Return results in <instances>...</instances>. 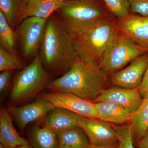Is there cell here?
Returning a JSON list of instances; mask_svg holds the SVG:
<instances>
[{"instance_id":"1","label":"cell","mask_w":148,"mask_h":148,"mask_svg":"<svg viewBox=\"0 0 148 148\" xmlns=\"http://www.w3.org/2000/svg\"><path fill=\"white\" fill-rule=\"evenodd\" d=\"M80 50L73 34L54 13L46 19L40 58L50 73L62 75L69 70Z\"/></svg>"},{"instance_id":"2","label":"cell","mask_w":148,"mask_h":148,"mask_svg":"<svg viewBox=\"0 0 148 148\" xmlns=\"http://www.w3.org/2000/svg\"><path fill=\"white\" fill-rule=\"evenodd\" d=\"M108 75L98 64L80 52L69 70L51 81L47 88L72 93L93 102L107 88Z\"/></svg>"},{"instance_id":"3","label":"cell","mask_w":148,"mask_h":148,"mask_svg":"<svg viewBox=\"0 0 148 148\" xmlns=\"http://www.w3.org/2000/svg\"><path fill=\"white\" fill-rule=\"evenodd\" d=\"M116 18L111 16L72 33L80 52L99 65L103 55L119 33Z\"/></svg>"},{"instance_id":"4","label":"cell","mask_w":148,"mask_h":148,"mask_svg":"<svg viewBox=\"0 0 148 148\" xmlns=\"http://www.w3.org/2000/svg\"><path fill=\"white\" fill-rule=\"evenodd\" d=\"M55 13L71 33L113 16L103 0H67Z\"/></svg>"},{"instance_id":"5","label":"cell","mask_w":148,"mask_h":148,"mask_svg":"<svg viewBox=\"0 0 148 148\" xmlns=\"http://www.w3.org/2000/svg\"><path fill=\"white\" fill-rule=\"evenodd\" d=\"M51 75L46 70L38 54L29 66L18 72L14 79L10 100L18 103L34 98L47 88Z\"/></svg>"},{"instance_id":"6","label":"cell","mask_w":148,"mask_h":148,"mask_svg":"<svg viewBox=\"0 0 148 148\" xmlns=\"http://www.w3.org/2000/svg\"><path fill=\"white\" fill-rule=\"evenodd\" d=\"M148 53V48L137 45L119 32L103 55L99 66L112 75L140 56Z\"/></svg>"},{"instance_id":"7","label":"cell","mask_w":148,"mask_h":148,"mask_svg":"<svg viewBox=\"0 0 148 148\" xmlns=\"http://www.w3.org/2000/svg\"><path fill=\"white\" fill-rule=\"evenodd\" d=\"M46 19L34 16L24 19L16 30L17 43L27 60H33L38 54L43 38Z\"/></svg>"},{"instance_id":"8","label":"cell","mask_w":148,"mask_h":148,"mask_svg":"<svg viewBox=\"0 0 148 148\" xmlns=\"http://www.w3.org/2000/svg\"><path fill=\"white\" fill-rule=\"evenodd\" d=\"M42 98L49 101L55 108L68 110L83 117L99 119L95 103L75 94L51 91L44 94Z\"/></svg>"},{"instance_id":"9","label":"cell","mask_w":148,"mask_h":148,"mask_svg":"<svg viewBox=\"0 0 148 148\" xmlns=\"http://www.w3.org/2000/svg\"><path fill=\"white\" fill-rule=\"evenodd\" d=\"M148 67V53L140 56L126 68L111 75L109 82L115 87L138 88Z\"/></svg>"},{"instance_id":"10","label":"cell","mask_w":148,"mask_h":148,"mask_svg":"<svg viewBox=\"0 0 148 148\" xmlns=\"http://www.w3.org/2000/svg\"><path fill=\"white\" fill-rule=\"evenodd\" d=\"M79 126L87 135L91 145L103 146L118 144L115 131L112 124L107 122L80 116Z\"/></svg>"},{"instance_id":"11","label":"cell","mask_w":148,"mask_h":148,"mask_svg":"<svg viewBox=\"0 0 148 148\" xmlns=\"http://www.w3.org/2000/svg\"><path fill=\"white\" fill-rule=\"evenodd\" d=\"M118 29L132 42L148 48V16L131 13L121 19H116Z\"/></svg>"},{"instance_id":"12","label":"cell","mask_w":148,"mask_h":148,"mask_svg":"<svg viewBox=\"0 0 148 148\" xmlns=\"http://www.w3.org/2000/svg\"><path fill=\"white\" fill-rule=\"evenodd\" d=\"M54 108L50 102L42 98L26 106H9L7 110L20 129L23 130L27 125L43 118Z\"/></svg>"},{"instance_id":"13","label":"cell","mask_w":148,"mask_h":148,"mask_svg":"<svg viewBox=\"0 0 148 148\" xmlns=\"http://www.w3.org/2000/svg\"><path fill=\"white\" fill-rule=\"evenodd\" d=\"M143 99L138 88H127L114 86L106 88L93 102H112L134 113L141 106Z\"/></svg>"},{"instance_id":"14","label":"cell","mask_w":148,"mask_h":148,"mask_svg":"<svg viewBox=\"0 0 148 148\" xmlns=\"http://www.w3.org/2000/svg\"><path fill=\"white\" fill-rule=\"evenodd\" d=\"M0 142L8 148H16L29 144L14 128L11 115L7 109L3 108L0 110Z\"/></svg>"},{"instance_id":"15","label":"cell","mask_w":148,"mask_h":148,"mask_svg":"<svg viewBox=\"0 0 148 148\" xmlns=\"http://www.w3.org/2000/svg\"><path fill=\"white\" fill-rule=\"evenodd\" d=\"M44 126L56 133L79 126V116L68 110L55 108L47 114Z\"/></svg>"},{"instance_id":"16","label":"cell","mask_w":148,"mask_h":148,"mask_svg":"<svg viewBox=\"0 0 148 148\" xmlns=\"http://www.w3.org/2000/svg\"><path fill=\"white\" fill-rule=\"evenodd\" d=\"M99 119L117 124H123L130 121L133 114L117 104L103 101L95 103Z\"/></svg>"},{"instance_id":"17","label":"cell","mask_w":148,"mask_h":148,"mask_svg":"<svg viewBox=\"0 0 148 148\" xmlns=\"http://www.w3.org/2000/svg\"><path fill=\"white\" fill-rule=\"evenodd\" d=\"M64 1L29 0L24 19L32 16L47 19L62 6Z\"/></svg>"},{"instance_id":"18","label":"cell","mask_w":148,"mask_h":148,"mask_svg":"<svg viewBox=\"0 0 148 148\" xmlns=\"http://www.w3.org/2000/svg\"><path fill=\"white\" fill-rule=\"evenodd\" d=\"M29 0H0V10L15 29L24 19Z\"/></svg>"},{"instance_id":"19","label":"cell","mask_w":148,"mask_h":148,"mask_svg":"<svg viewBox=\"0 0 148 148\" xmlns=\"http://www.w3.org/2000/svg\"><path fill=\"white\" fill-rule=\"evenodd\" d=\"M129 123L133 142L137 144L148 130V97L143 99V103L133 114Z\"/></svg>"},{"instance_id":"20","label":"cell","mask_w":148,"mask_h":148,"mask_svg":"<svg viewBox=\"0 0 148 148\" xmlns=\"http://www.w3.org/2000/svg\"><path fill=\"white\" fill-rule=\"evenodd\" d=\"M59 146L71 148H89L90 141L79 126L71 127L56 133Z\"/></svg>"},{"instance_id":"21","label":"cell","mask_w":148,"mask_h":148,"mask_svg":"<svg viewBox=\"0 0 148 148\" xmlns=\"http://www.w3.org/2000/svg\"><path fill=\"white\" fill-rule=\"evenodd\" d=\"M29 140L33 148H59L56 133L44 125L33 127L30 133Z\"/></svg>"},{"instance_id":"22","label":"cell","mask_w":148,"mask_h":148,"mask_svg":"<svg viewBox=\"0 0 148 148\" xmlns=\"http://www.w3.org/2000/svg\"><path fill=\"white\" fill-rule=\"evenodd\" d=\"M17 44L16 30L11 27L4 14L0 10V48L17 54Z\"/></svg>"},{"instance_id":"23","label":"cell","mask_w":148,"mask_h":148,"mask_svg":"<svg viewBox=\"0 0 148 148\" xmlns=\"http://www.w3.org/2000/svg\"><path fill=\"white\" fill-rule=\"evenodd\" d=\"M24 61L17 54H13L0 48V71L22 69Z\"/></svg>"},{"instance_id":"24","label":"cell","mask_w":148,"mask_h":148,"mask_svg":"<svg viewBox=\"0 0 148 148\" xmlns=\"http://www.w3.org/2000/svg\"><path fill=\"white\" fill-rule=\"evenodd\" d=\"M105 4L116 19H121L131 13L129 0H103Z\"/></svg>"},{"instance_id":"25","label":"cell","mask_w":148,"mask_h":148,"mask_svg":"<svg viewBox=\"0 0 148 148\" xmlns=\"http://www.w3.org/2000/svg\"><path fill=\"white\" fill-rule=\"evenodd\" d=\"M118 138L116 148H135L129 123L121 126L112 124Z\"/></svg>"},{"instance_id":"26","label":"cell","mask_w":148,"mask_h":148,"mask_svg":"<svg viewBox=\"0 0 148 148\" xmlns=\"http://www.w3.org/2000/svg\"><path fill=\"white\" fill-rule=\"evenodd\" d=\"M130 11L143 16H148V0H129Z\"/></svg>"},{"instance_id":"27","label":"cell","mask_w":148,"mask_h":148,"mask_svg":"<svg viewBox=\"0 0 148 148\" xmlns=\"http://www.w3.org/2000/svg\"><path fill=\"white\" fill-rule=\"evenodd\" d=\"M14 71H5L1 72L0 74V92L1 94H3L7 90L11 78Z\"/></svg>"},{"instance_id":"28","label":"cell","mask_w":148,"mask_h":148,"mask_svg":"<svg viewBox=\"0 0 148 148\" xmlns=\"http://www.w3.org/2000/svg\"><path fill=\"white\" fill-rule=\"evenodd\" d=\"M143 99L148 97V67L144 75L143 81L138 88Z\"/></svg>"},{"instance_id":"29","label":"cell","mask_w":148,"mask_h":148,"mask_svg":"<svg viewBox=\"0 0 148 148\" xmlns=\"http://www.w3.org/2000/svg\"><path fill=\"white\" fill-rule=\"evenodd\" d=\"M138 148H148V130L143 139L138 142Z\"/></svg>"},{"instance_id":"30","label":"cell","mask_w":148,"mask_h":148,"mask_svg":"<svg viewBox=\"0 0 148 148\" xmlns=\"http://www.w3.org/2000/svg\"><path fill=\"white\" fill-rule=\"evenodd\" d=\"M117 145L118 144L103 146H96L90 144V145L89 148H116Z\"/></svg>"},{"instance_id":"31","label":"cell","mask_w":148,"mask_h":148,"mask_svg":"<svg viewBox=\"0 0 148 148\" xmlns=\"http://www.w3.org/2000/svg\"><path fill=\"white\" fill-rule=\"evenodd\" d=\"M16 148H33L32 147H31L29 145H21L19 146V147H17Z\"/></svg>"},{"instance_id":"32","label":"cell","mask_w":148,"mask_h":148,"mask_svg":"<svg viewBox=\"0 0 148 148\" xmlns=\"http://www.w3.org/2000/svg\"><path fill=\"white\" fill-rule=\"evenodd\" d=\"M0 148H8L6 147H4V146H3V145H2L1 144L0 145Z\"/></svg>"},{"instance_id":"33","label":"cell","mask_w":148,"mask_h":148,"mask_svg":"<svg viewBox=\"0 0 148 148\" xmlns=\"http://www.w3.org/2000/svg\"><path fill=\"white\" fill-rule=\"evenodd\" d=\"M59 148H71L69 147H62V146H59Z\"/></svg>"},{"instance_id":"34","label":"cell","mask_w":148,"mask_h":148,"mask_svg":"<svg viewBox=\"0 0 148 148\" xmlns=\"http://www.w3.org/2000/svg\"><path fill=\"white\" fill-rule=\"evenodd\" d=\"M64 1H67V0H64Z\"/></svg>"}]
</instances>
